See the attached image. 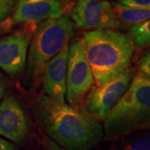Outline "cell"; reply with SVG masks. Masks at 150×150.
I'll list each match as a JSON object with an SVG mask.
<instances>
[{
  "mask_svg": "<svg viewBox=\"0 0 150 150\" xmlns=\"http://www.w3.org/2000/svg\"><path fill=\"white\" fill-rule=\"evenodd\" d=\"M33 111L49 139L64 150H91L103 138L101 121L45 94L38 98Z\"/></svg>",
  "mask_w": 150,
  "mask_h": 150,
  "instance_id": "cell-1",
  "label": "cell"
},
{
  "mask_svg": "<svg viewBox=\"0 0 150 150\" xmlns=\"http://www.w3.org/2000/svg\"><path fill=\"white\" fill-rule=\"evenodd\" d=\"M85 54L95 86H103L130 68L135 45L128 34L114 29L83 33Z\"/></svg>",
  "mask_w": 150,
  "mask_h": 150,
  "instance_id": "cell-2",
  "label": "cell"
},
{
  "mask_svg": "<svg viewBox=\"0 0 150 150\" xmlns=\"http://www.w3.org/2000/svg\"><path fill=\"white\" fill-rule=\"evenodd\" d=\"M107 140L150 130V81L137 71L128 90L103 120Z\"/></svg>",
  "mask_w": 150,
  "mask_h": 150,
  "instance_id": "cell-3",
  "label": "cell"
},
{
  "mask_svg": "<svg viewBox=\"0 0 150 150\" xmlns=\"http://www.w3.org/2000/svg\"><path fill=\"white\" fill-rule=\"evenodd\" d=\"M74 28V23L66 15L38 24L29 44L23 79V84L27 90L37 88L45 66L69 43Z\"/></svg>",
  "mask_w": 150,
  "mask_h": 150,
  "instance_id": "cell-4",
  "label": "cell"
},
{
  "mask_svg": "<svg viewBox=\"0 0 150 150\" xmlns=\"http://www.w3.org/2000/svg\"><path fill=\"white\" fill-rule=\"evenodd\" d=\"M93 84L94 79L86 57L83 38H73L69 45L66 80V98L70 105L79 109Z\"/></svg>",
  "mask_w": 150,
  "mask_h": 150,
  "instance_id": "cell-5",
  "label": "cell"
},
{
  "mask_svg": "<svg viewBox=\"0 0 150 150\" xmlns=\"http://www.w3.org/2000/svg\"><path fill=\"white\" fill-rule=\"evenodd\" d=\"M38 24L23 23L21 27L0 38V69L13 79L24 74L28 51Z\"/></svg>",
  "mask_w": 150,
  "mask_h": 150,
  "instance_id": "cell-6",
  "label": "cell"
},
{
  "mask_svg": "<svg viewBox=\"0 0 150 150\" xmlns=\"http://www.w3.org/2000/svg\"><path fill=\"white\" fill-rule=\"evenodd\" d=\"M137 70L129 68L103 86H93L82 103V110L99 121L103 120L128 90Z\"/></svg>",
  "mask_w": 150,
  "mask_h": 150,
  "instance_id": "cell-7",
  "label": "cell"
},
{
  "mask_svg": "<svg viewBox=\"0 0 150 150\" xmlns=\"http://www.w3.org/2000/svg\"><path fill=\"white\" fill-rule=\"evenodd\" d=\"M70 19L75 27L88 31L120 28L112 3L107 0H75Z\"/></svg>",
  "mask_w": 150,
  "mask_h": 150,
  "instance_id": "cell-8",
  "label": "cell"
},
{
  "mask_svg": "<svg viewBox=\"0 0 150 150\" xmlns=\"http://www.w3.org/2000/svg\"><path fill=\"white\" fill-rule=\"evenodd\" d=\"M70 0H18L11 16L12 25L26 23L38 24L47 19L64 15L70 8Z\"/></svg>",
  "mask_w": 150,
  "mask_h": 150,
  "instance_id": "cell-9",
  "label": "cell"
},
{
  "mask_svg": "<svg viewBox=\"0 0 150 150\" xmlns=\"http://www.w3.org/2000/svg\"><path fill=\"white\" fill-rule=\"evenodd\" d=\"M29 133L27 113L16 97L8 94L0 103V135L22 144Z\"/></svg>",
  "mask_w": 150,
  "mask_h": 150,
  "instance_id": "cell-10",
  "label": "cell"
},
{
  "mask_svg": "<svg viewBox=\"0 0 150 150\" xmlns=\"http://www.w3.org/2000/svg\"><path fill=\"white\" fill-rule=\"evenodd\" d=\"M69 44L51 59L42 75V88L45 95L59 103H65Z\"/></svg>",
  "mask_w": 150,
  "mask_h": 150,
  "instance_id": "cell-11",
  "label": "cell"
},
{
  "mask_svg": "<svg viewBox=\"0 0 150 150\" xmlns=\"http://www.w3.org/2000/svg\"><path fill=\"white\" fill-rule=\"evenodd\" d=\"M112 5L120 27H131L150 19V7L129 8L121 5L118 3H112Z\"/></svg>",
  "mask_w": 150,
  "mask_h": 150,
  "instance_id": "cell-12",
  "label": "cell"
},
{
  "mask_svg": "<svg viewBox=\"0 0 150 150\" xmlns=\"http://www.w3.org/2000/svg\"><path fill=\"white\" fill-rule=\"evenodd\" d=\"M120 150H150V130L139 131L127 135Z\"/></svg>",
  "mask_w": 150,
  "mask_h": 150,
  "instance_id": "cell-13",
  "label": "cell"
},
{
  "mask_svg": "<svg viewBox=\"0 0 150 150\" xmlns=\"http://www.w3.org/2000/svg\"><path fill=\"white\" fill-rule=\"evenodd\" d=\"M128 35L134 41L135 47L150 48V19L129 27Z\"/></svg>",
  "mask_w": 150,
  "mask_h": 150,
  "instance_id": "cell-14",
  "label": "cell"
},
{
  "mask_svg": "<svg viewBox=\"0 0 150 150\" xmlns=\"http://www.w3.org/2000/svg\"><path fill=\"white\" fill-rule=\"evenodd\" d=\"M138 72L150 81V48H147L136 61Z\"/></svg>",
  "mask_w": 150,
  "mask_h": 150,
  "instance_id": "cell-15",
  "label": "cell"
},
{
  "mask_svg": "<svg viewBox=\"0 0 150 150\" xmlns=\"http://www.w3.org/2000/svg\"><path fill=\"white\" fill-rule=\"evenodd\" d=\"M18 0H0V23L10 18Z\"/></svg>",
  "mask_w": 150,
  "mask_h": 150,
  "instance_id": "cell-16",
  "label": "cell"
},
{
  "mask_svg": "<svg viewBox=\"0 0 150 150\" xmlns=\"http://www.w3.org/2000/svg\"><path fill=\"white\" fill-rule=\"evenodd\" d=\"M118 4L129 8H149L150 0H119Z\"/></svg>",
  "mask_w": 150,
  "mask_h": 150,
  "instance_id": "cell-17",
  "label": "cell"
},
{
  "mask_svg": "<svg viewBox=\"0 0 150 150\" xmlns=\"http://www.w3.org/2000/svg\"><path fill=\"white\" fill-rule=\"evenodd\" d=\"M43 143L45 150H64L50 139H45Z\"/></svg>",
  "mask_w": 150,
  "mask_h": 150,
  "instance_id": "cell-18",
  "label": "cell"
},
{
  "mask_svg": "<svg viewBox=\"0 0 150 150\" xmlns=\"http://www.w3.org/2000/svg\"><path fill=\"white\" fill-rule=\"evenodd\" d=\"M8 18L5 21L0 23V37L4 34L6 33H8L11 29V28L13 27L12 23H11V19Z\"/></svg>",
  "mask_w": 150,
  "mask_h": 150,
  "instance_id": "cell-19",
  "label": "cell"
},
{
  "mask_svg": "<svg viewBox=\"0 0 150 150\" xmlns=\"http://www.w3.org/2000/svg\"><path fill=\"white\" fill-rule=\"evenodd\" d=\"M0 150H16V147L13 144L0 137Z\"/></svg>",
  "mask_w": 150,
  "mask_h": 150,
  "instance_id": "cell-20",
  "label": "cell"
},
{
  "mask_svg": "<svg viewBox=\"0 0 150 150\" xmlns=\"http://www.w3.org/2000/svg\"><path fill=\"white\" fill-rule=\"evenodd\" d=\"M8 88V82L5 77L0 73V99L2 98V97L4 96V94L5 93L6 89Z\"/></svg>",
  "mask_w": 150,
  "mask_h": 150,
  "instance_id": "cell-21",
  "label": "cell"
}]
</instances>
